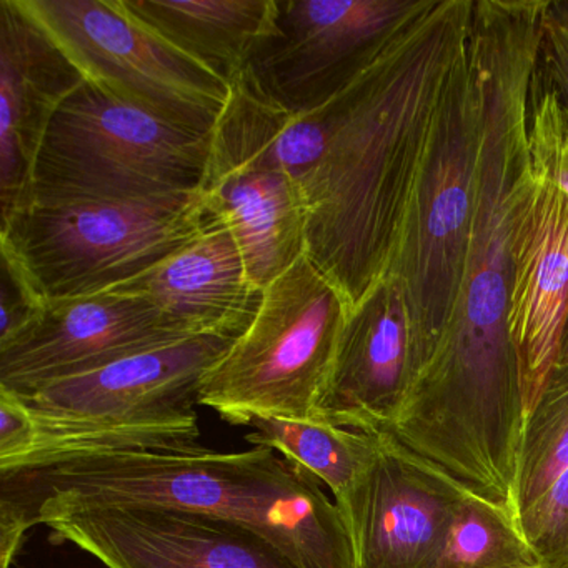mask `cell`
Returning a JSON list of instances; mask_svg holds the SVG:
<instances>
[{
    "mask_svg": "<svg viewBox=\"0 0 568 568\" xmlns=\"http://www.w3.org/2000/svg\"><path fill=\"white\" fill-rule=\"evenodd\" d=\"M68 55L19 8L0 0V217L28 204L45 132L84 84Z\"/></svg>",
    "mask_w": 568,
    "mask_h": 568,
    "instance_id": "16",
    "label": "cell"
},
{
    "mask_svg": "<svg viewBox=\"0 0 568 568\" xmlns=\"http://www.w3.org/2000/svg\"><path fill=\"white\" fill-rule=\"evenodd\" d=\"M528 145L544 158L568 195V119L555 89L535 69L528 98Z\"/></svg>",
    "mask_w": 568,
    "mask_h": 568,
    "instance_id": "24",
    "label": "cell"
},
{
    "mask_svg": "<svg viewBox=\"0 0 568 568\" xmlns=\"http://www.w3.org/2000/svg\"><path fill=\"white\" fill-rule=\"evenodd\" d=\"M538 71L557 92L568 119V0H554L545 9Z\"/></svg>",
    "mask_w": 568,
    "mask_h": 568,
    "instance_id": "26",
    "label": "cell"
},
{
    "mask_svg": "<svg viewBox=\"0 0 568 568\" xmlns=\"http://www.w3.org/2000/svg\"><path fill=\"white\" fill-rule=\"evenodd\" d=\"M247 442L267 447L314 475L341 504L381 447V435L337 427L317 418L258 417Z\"/></svg>",
    "mask_w": 568,
    "mask_h": 568,
    "instance_id": "20",
    "label": "cell"
},
{
    "mask_svg": "<svg viewBox=\"0 0 568 568\" xmlns=\"http://www.w3.org/2000/svg\"><path fill=\"white\" fill-rule=\"evenodd\" d=\"M568 468V374L550 377L525 418L515 478V518Z\"/></svg>",
    "mask_w": 568,
    "mask_h": 568,
    "instance_id": "21",
    "label": "cell"
},
{
    "mask_svg": "<svg viewBox=\"0 0 568 568\" xmlns=\"http://www.w3.org/2000/svg\"><path fill=\"white\" fill-rule=\"evenodd\" d=\"M162 39L235 84L274 32L277 0H122Z\"/></svg>",
    "mask_w": 568,
    "mask_h": 568,
    "instance_id": "19",
    "label": "cell"
},
{
    "mask_svg": "<svg viewBox=\"0 0 568 568\" xmlns=\"http://www.w3.org/2000/svg\"><path fill=\"white\" fill-rule=\"evenodd\" d=\"M45 525L108 568H297L255 531L178 508L95 507Z\"/></svg>",
    "mask_w": 568,
    "mask_h": 568,
    "instance_id": "14",
    "label": "cell"
},
{
    "mask_svg": "<svg viewBox=\"0 0 568 568\" xmlns=\"http://www.w3.org/2000/svg\"><path fill=\"white\" fill-rule=\"evenodd\" d=\"M235 338L194 335L19 395L32 420L9 470L79 452L199 445L202 381Z\"/></svg>",
    "mask_w": 568,
    "mask_h": 568,
    "instance_id": "4",
    "label": "cell"
},
{
    "mask_svg": "<svg viewBox=\"0 0 568 568\" xmlns=\"http://www.w3.org/2000/svg\"><path fill=\"white\" fill-rule=\"evenodd\" d=\"M547 0H477L468 54L478 91L474 209L450 324L388 435L477 494L514 485L524 387L508 334L511 232L528 155V98Z\"/></svg>",
    "mask_w": 568,
    "mask_h": 568,
    "instance_id": "1",
    "label": "cell"
},
{
    "mask_svg": "<svg viewBox=\"0 0 568 568\" xmlns=\"http://www.w3.org/2000/svg\"><path fill=\"white\" fill-rule=\"evenodd\" d=\"M214 215L201 195L154 204H29L2 221L8 252L48 301L111 291L191 244Z\"/></svg>",
    "mask_w": 568,
    "mask_h": 568,
    "instance_id": "8",
    "label": "cell"
},
{
    "mask_svg": "<svg viewBox=\"0 0 568 568\" xmlns=\"http://www.w3.org/2000/svg\"><path fill=\"white\" fill-rule=\"evenodd\" d=\"M111 292L152 302L189 334L232 337L247 331L262 298L234 234L215 217L191 244Z\"/></svg>",
    "mask_w": 568,
    "mask_h": 568,
    "instance_id": "18",
    "label": "cell"
},
{
    "mask_svg": "<svg viewBox=\"0 0 568 568\" xmlns=\"http://www.w3.org/2000/svg\"><path fill=\"white\" fill-rule=\"evenodd\" d=\"M567 314L568 195L528 145L515 194L507 317L527 415L557 362Z\"/></svg>",
    "mask_w": 568,
    "mask_h": 568,
    "instance_id": "11",
    "label": "cell"
},
{
    "mask_svg": "<svg viewBox=\"0 0 568 568\" xmlns=\"http://www.w3.org/2000/svg\"><path fill=\"white\" fill-rule=\"evenodd\" d=\"M199 195L204 207L231 229L261 291L307 252L302 189L284 171L221 132H212Z\"/></svg>",
    "mask_w": 568,
    "mask_h": 568,
    "instance_id": "17",
    "label": "cell"
},
{
    "mask_svg": "<svg viewBox=\"0 0 568 568\" xmlns=\"http://www.w3.org/2000/svg\"><path fill=\"white\" fill-rule=\"evenodd\" d=\"M477 141L478 91L467 41L438 98L387 275L404 288L410 314L412 384L437 354L457 302Z\"/></svg>",
    "mask_w": 568,
    "mask_h": 568,
    "instance_id": "6",
    "label": "cell"
},
{
    "mask_svg": "<svg viewBox=\"0 0 568 568\" xmlns=\"http://www.w3.org/2000/svg\"><path fill=\"white\" fill-rule=\"evenodd\" d=\"M474 0H418L348 84L324 161L304 189L307 255L355 308L394 262L445 79Z\"/></svg>",
    "mask_w": 568,
    "mask_h": 568,
    "instance_id": "2",
    "label": "cell"
},
{
    "mask_svg": "<svg viewBox=\"0 0 568 568\" xmlns=\"http://www.w3.org/2000/svg\"><path fill=\"white\" fill-rule=\"evenodd\" d=\"M351 307L307 252L262 291L247 331L207 372L199 404L232 425L312 418Z\"/></svg>",
    "mask_w": 568,
    "mask_h": 568,
    "instance_id": "7",
    "label": "cell"
},
{
    "mask_svg": "<svg viewBox=\"0 0 568 568\" xmlns=\"http://www.w3.org/2000/svg\"><path fill=\"white\" fill-rule=\"evenodd\" d=\"M410 387V314L402 285L385 277L348 312L312 418L387 434Z\"/></svg>",
    "mask_w": 568,
    "mask_h": 568,
    "instance_id": "15",
    "label": "cell"
},
{
    "mask_svg": "<svg viewBox=\"0 0 568 568\" xmlns=\"http://www.w3.org/2000/svg\"><path fill=\"white\" fill-rule=\"evenodd\" d=\"M211 135L169 124L84 82L45 132L26 205L192 197L204 179Z\"/></svg>",
    "mask_w": 568,
    "mask_h": 568,
    "instance_id": "5",
    "label": "cell"
},
{
    "mask_svg": "<svg viewBox=\"0 0 568 568\" xmlns=\"http://www.w3.org/2000/svg\"><path fill=\"white\" fill-rule=\"evenodd\" d=\"M531 568H544V567H531Z\"/></svg>",
    "mask_w": 568,
    "mask_h": 568,
    "instance_id": "28",
    "label": "cell"
},
{
    "mask_svg": "<svg viewBox=\"0 0 568 568\" xmlns=\"http://www.w3.org/2000/svg\"><path fill=\"white\" fill-rule=\"evenodd\" d=\"M568 374V314L565 321L564 332H561L560 348H558L557 362L551 368L550 377H564ZM548 377V378H550Z\"/></svg>",
    "mask_w": 568,
    "mask_h": 568,
    "instance_id": "27",
    "label": "cell"
},
{
    "mask_svg": "<svg viewBox=\"0 0 568 568\" xmlns=\"http://www.w3.org/2000/svg\"><path fill=\"white\" fill-rule=\"evenodd\" d=\"M540 567L517 518L484 498L468 495L458 510L437 568Z\"/></svg>",
    "mask_w": 568,
    "mask_h": 568,
    "instance_id": "22",
    "label": "cell"
},
{
    "mask_svg": "<svg viewBox=\"0 0 568 568\" xmlns=\"http://www.w3.org/2000/svg\"><path fill=\"white\" fill-rule=\"evenodd\" d=\"M189 337L138 295L109 291L48 301L24 331L0 344V388L26 394Z\"/></svg>",
    "mask_w": 568,
    "mask_h": 568,
    "instance_id": "12",
    "label": "cell"
},
{
    "mask_svg": "<svg viewBox=\"0 0 568 568\" xmlns=\"http://www.w3.org/2000/svg\"><path fill=\"white\" fill-rule=\"evenodd\" d=\"M470 491L388 435L338 508L357 568H437Z\"/></svg>",
    "mask_w": 568,
    "mask_h": 568,
    "instance_id": "13",
    "label": "cell"
},
{
    "mask_svg": "<svg viewBox=\"0 0 568 568\" xmlns=\"http://www.w3.org/2000/svg\"><path fill=\"white\" fill-rule=\"evenodd\" d=\"M418 0H277L275 29L244 79L292 114L314 111L344 91Z\"/></svg>",
    "mask_w": 568,
    "mask_h": 568,
    "instance_id": "10",
    "label": "cell"
},
{
    "mask_svg": "<svg viewBox=\"0 0 568 568\" xmlns=\"http://www.w3.org/2000/svg\"><path fill=\"white\" fill-rule=\"evenodd\" d=\"M517 524L540 567L568 568V468Z\"/></svg>",
    "mask_w": 568,
    "mask_h": 568,
    "instance_id": "23",
    "label": "cell"
},
{
    "mask_svg": "<svg viewBox=\"0 0 568 568\" xmlns=\"http://www.w3.org/2000/svg\"><path fill=\"white\" fill-rule=\"evenodd\" d=\"M0 344H4L41 314L45 301L21 265L8 252L0 251Z\"/></svg>",
    "mask_w": 568,
    "mask_h": 568,
    "instance_id": "25",
    "label": "cell"
},
{
    "mask_svg": "<svg viewBox=\"0 0 568 568\" xmlns=\"http://www.w3.org/2000/svg\"><path fill=\"white\" fill-rule=\"evenodd\" d=\"M18 4L89 84L185 131H214L231 85L155 34L122 0Z\"/></svg>",
    "mask_w": 568,
    "mask_h": 568,
    "instance_id": "9",
    "label": "cell"
},
{
    "mask_svg": "<svg viewBox=\"0 0 568 568\" xmlns=\"http://www.w3.org/2000/svg\"><path fill=\"white\" fill-rule=\"evenodd\" d=\"M114 505L234 521L297 568H357L344 514L314 475L272 448L202 445L79 452L0 471V568H11L29 528Z\"/></svg>",
    "mask_w": 568,
    "mask_h": 568,
    "instance_id": "3",
    "label": "cell"
}]
</instances>
